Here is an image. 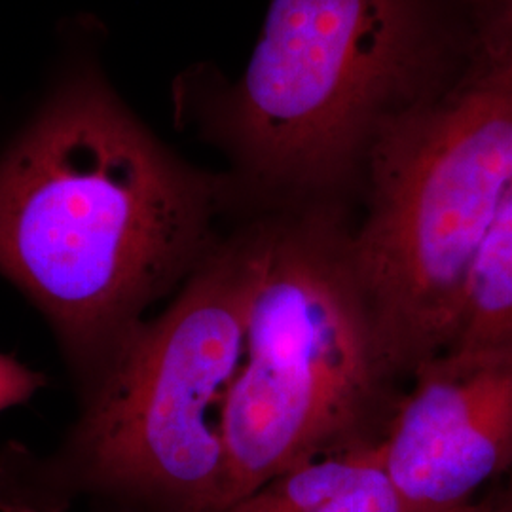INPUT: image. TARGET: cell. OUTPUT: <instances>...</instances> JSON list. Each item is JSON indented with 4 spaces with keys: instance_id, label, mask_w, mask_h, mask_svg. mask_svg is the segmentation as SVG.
<instances>
[{
    "instance_id": "obj_1",
    "label": "cell",
    "mask_w": 512,
    "mask_h": 512,
    "mask_svg": "<svg viewBox=\"0 0 512 512\" xmlns=\"http://www.w3.org/2000/svg\"><path fill=\"white\" fill-rule=\"evenodd\" d=\"M232 202L230 177L184 164L82 65L0 156V275L90 387L198 268Z\"/></svg>"
},
{
    "instance_id": "obj_2",
    "label": "cell",
    "mask_w": 512,
    "mask_h": 512,
    "mask_svg": "<svg viewBox=\"0 0 512 512\" xmlns=\"http://www.w3.org/2000/svg\"><path fill=\"white\" fill-rule=\"evenodd\" d=\"M256 272L255 219L215 239L175 302L131 332L57 452L6 446L0 511L65 512L80 495L131 512L224 507L228 410Z\"/></svg>"
},
{
    "instance_id": "obj_3",
    "label": "cell",
    "mask_w": 512,
    "mask_h": 512,
    "mask_svg": "<svg viewBox=\"0 0 512 512\" xmlns=\"http://www.w3.org/2000/svg\"><path fill=\"white\" fill-rule=\"evenodd\" d=\"M463 63L444 0H272L247 71L207 92L202 124L234 164L236 200H330L363 173L376 133Z\"/></svg>"
},
{
    "instance_id": "obj_4",
    "label": "cell",
    "mask_w": 512,
    "mask_h": 512,
    "mask_svg": "<svg viewBox=\"0 0 512 512\" xmlns=\"http://www.w3.org/2000/svg\"><path fill=\"white\" fill-rule=\"evenodd\" d=\"M247 348L226 425L230 505L311 458L380 440L397 378L330 200L256 219Z\"/></svg>"
},
{
    "instance_id": "obj_5",
    "label": "cell",
    "mask_w": 512,
    "mask_h": 512,
    "mask_svg": "<svg viewBox=\"0 0 512 512\" xmlns=\"http://www.w3.org/2000/svg\"><path fill=\"white\" fill-rule=\"evenodd\" d=\"M349 255L395 376L458 338L476 256L512 179V65L463 63L380 129Z\"/></svg>"
},
{
    "instance_id": "obj_6",
    "label": "cell",
    "mask_w": 512,
    "mask_h": 512,
    "mask_svg": "<svg viewBox=\"0 0 512 512\" xmlns=\"http://www.w3.org/2000/svg\"><path fill=\"white\" fill-rule=\"evenodd\" d=\"M378 440L414 512H450L512 465V340L450 346L412 374Z\"/></svg>"
},
{
    "instance_id": "obj_7",
    "label": "cell",
    "mask_w": 512,
    "mask_h": 512,
    "mask_svg": "<svg viewBox=\"0 0 512 512\" xmlns=\"http://www.w3.org/2000/svg\"><path fill=\"white\" fill-rule=\"evenodd\" d=\"M211 512H414L380 459L378 440L308 459Z\"/></svg>"
},
{
    "instance_id": "obj_8",
    "label": "cell",
    "mask_w": 512,
    "mask_h": 512,
    "mask_svg": "<svg viewBox=\"0 0 512 512\" xmlns=\"http://www.w3.org/2000/svg\"><path fill=\"white\" fill-rule=\"evenodd\" d=\"M512 340V179L476 256L458 344Z\"/></svg>"
},
{
    "instance_id": "obj_9",
    "label": "cell",
    "mask_w": 512,
    "mask_h": 512,
    "mask_svg": "<svg viewBox=\"0 0 512 512\" xmlns=\"http://www.w3.org/2000/svg\"><path fill=\"white\" fill-rule=\"evenodd\" d=\"M465 59L512 65V0H456Z\"/></svg>"
},
{
    "instance_id": "obj_10",
    "label": "cell",
    "mask_w": 512,
    "mask_h": 512,
    "mask_svg": "<svg viewBox=\"0 0 512 512\" xmlns=\"http://www.w3.org/2000/svg\"><path fill=\"white\" fill-rule=\"evenodd\" d=\"M44 384L46 378L40 372L0 353V412L27 403Z\"/></svg>"
},
{
    "instance_id": "obj_11",
    "label": "cell",
    "mask_w": 512,
    "mask_h": 512,
    "mask_svg": "<svg viewBox=\"0 0 512 512\" xmlns=\"http://www.w3.org/2000/svg\"><path fill=\"white\" fill-rule=\"evenodd\" d=\"M503 476H505V486L494 503H490L492 512H512V465Z\"/></svg>"
},
{
    "instance_id": "obj_12",
    "label": "cell",
    "mask_w": 512,
    "mask_h": 512,
    "mask_svg": "<svg viewBox=\"0 0 512 512\" xmlns=\"http://www.w3.org/2000/svg\"><path fill=\"white\" fill-rule=\"evenodd\" d=\"M450 512H492L490 509V505H465V507H461V509H456V511Z\"/></svg>"
}]
</instances>
